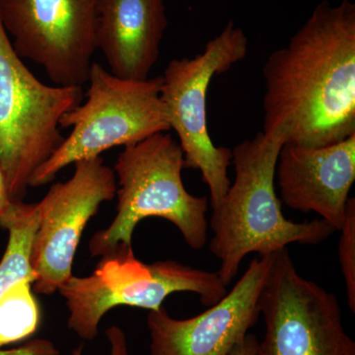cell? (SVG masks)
I'll return each instance as SVG.
<instances>
[{"instance_id":"277c9868","label":"cell","mask_w":355,"mask_h":355,"mask_svg":"<svg viewBox=\"0 0 355 355\" xmlns=\"http://www.w3.org/2000/svg\"><path fill=\"white\" fill-rule=\"evenodd\" d=\"M87 83L86 101L60 121V127L71 128V132L34 172L30 187L51 183L60 170L78 161L171 130L161 100L162 76L130 80L93 62Z\"/></svg>"},{"instance_id":"52a82bcc","label":"cell","mask_w":355,"mask_h":355,"mask_svg":"<svg viewBox=\"0 0 355 355\" xmlns=\"http://www.w3.org/2000/svg\"><path fill=\"white\" fill-rule=\"evenodd\" d=\"M249 40L241 28L229 21L196 57L173 60L162 76L161 100L170 128L178 135L186 168L202 173L209 189V203L216 207L231 184L228 168L231 149L216 146L207 123V98L214 76L225 73L247 57Z\"/></svg>"},{"instance_id":"8992f818","label":"cell","mask_w":355,"mask_h":355,"mask_svg":"<svg viewBox=\"0 0 355 355\" xmlns=\"http://www.w3.org/2000/svg\"><path fill=\"white\" fill-rule=\"evenodd\" d=\"M83 101V87L40 81L16 53L0 19V168L12 200L62 144L60 121Z\"/></svg>"},{"instance_id":"2e32d148","label":"cell","mask_w":355,"mask_h":355,"mask_svg":"<svg viewBox=\"0 0 355 355\" xmlns=\"http://www.w3.org/2000/svg\"><path fill=\"white\" fill-rule=\"evenodd\" d=\"M338 258L347 288V303L355 313V198H349L345 221L340 228Z\"/></svg>"},{"instance_id":"d6986e66","label":"cell","mask_w":355,"mask_h":355,"mask_svg":"<svg viewBox=\"0 0 355 355\" xmlns=\"http://www.w3.org/2000/svg\"><path fill=\"white\" fill-rule=\"evenodd\" d=\"M11 202H12V200H11L10 196H9L6 177H4L3 172H2L1 168H0V218L3 216L6 209H8Z\"/></svg>"},{"instance_id":"e0dca14e","label":"cell","mask_w":355,"mask_h":355,"mask_svg":"<svg viewBox=\"0 0 355 355\" xmlns=\"http://www.w3.org/2000/svg\"><path fill=\"white\" fill-rule=\"evenodd\" d=\"M110 345H111V355H128L127 338L125 333L119 327L113 326L106 331ZM83 354V345L77 347L72 352V355Z\"/></svg>"},{"instance_id":"9a60e30c","label":"cell","mask_w":355,"mask_h":355,"mask_svg":"<svg viewBox=\"0 0 355 355\" xmlns=\"http://www.w3.org/2000/svg\"><path fill=\"white\" fill-rule=\"evenodd\" d=\"M32 284L22 280L0 296V352L6 345L25 340L38 330L41 310Z\"/></svg>"},{"instance_id":"4fadbf2b","label":"cell","mask_w":355,"mask_h":355,"mask_svg":"<svg viewBox=\"0 0 355 355\" xmlns=\"http://www.w3.org/2000/svg\"><path fill=\"white\" fill-rule=\"evenodd\" d=\"M168 24L164 0H100L96 44L109 71L130 80L148 79Z\"/></svg>"},{"instance_id":"5bb4252c","label":"cell","mask_w":355,"mask_h":355,"mask_svg":"<svg viewBox=\"0 0 355 355\" xmlns=\"http://www.w3.org/2000/svg\"><path fill=\"white\" fill-rule=\"evenodd\" d=\"M0 226L8 231V244L0 261V296L14 284L29 280L36 275L32 268V249L38 230L36 203L12 200L0 218ZM33 286V284H32Z\"/></svg>"},{"instance_id":"9c48e42d","label":"cell","mask_w":355,"mask_h":355,"mask_svg":"<svg viewBox=\"0 0 355 355\" xmlns=\"http://www.w3.org/2000/svg\"><path fill=\"white\" fill-rule=\"evenodd\" d=\"M100 0H0V19L21 58L60 87L87 83Z\"/></svg>"},{"instance_id":"30bf717a","label":"cell","mask_w":355,"mask_h":355,"mask_svg":"<svg viewBox=\"0 0 355 355\" xmlns=\"http://www.w3.org/2000/svg\"><path fill=\"white\" fill-rule=\"evenodd\" d=\"M73 176L55 183L36 203L38 230L32 249L33 289L51 295L72 277L81 236L100 205L116 197V175L100 156L74 163Z\"/></svg>"},{"instance_id":"7a4b0ae2","label":"cell","mask_w":355,"mask_h":355,"mask_svg":"<svg viewBox=\"0 0 355 355\" xmlns=\"http://www.w3.org/2000/svg\"><path fill=\"white\" fill-rule=\"evenodd\" d=\"M286 132H260L231 149L235 180L212 207L211 253L220 261L219 277L228 286L249 254L277 253L293 243L319 245L335 233L324 219L294 222L284 216L275 191V167Z\"/></svg>"},{"instance_id":"5b68a950","label":"cell","mask_w":355,"mask_h":355,"mask_svg":"<svg viewBox=\"0 0 355 355\" xmlns=\"http://www.w3.org/2000/svg\"><path fill=\"white\" fill-rule=\"evenodd\" d=\"M58 291L67 300L70 330L84 340H93L102 318L116 306L155 311L170 294L191 292L210 307L227 294V286L217 272L172 260L146 265L135 256L132 247H120L102 257L92 275H72Z\"/></svg>"},{"instance_id":"6da1fadb","label":"cell","mask_w":355,"mask_h":355,"mask_svg":"<svg viewBox=\"0 0 355 355\" xmlns=\"http://www.w3.org/2000/svg\"><path fill=\"white\" fill-rule=\"evenodd\" d=\"M263 132L322 147L355 135V4L324 0L263 67Z\"/></svg>"},{"instance_id":"ac0fdd59","label":"cell","mask_w":355,"mask_h":355,"mask_svg":"<svg viewBox=\"0 0 355 355\" xmlns=\"http://www.w3.org/2000/svg\"><path fill=\"white\" fill-rule=\"evenodd\" d=\"M229 355H261L260 342L252 334H248L246 338L239 345H236Z\"/></svg>"},{"instance_id":"8fae6325","label":"cell","mask_w":355,"mask_h":355,"mask_svg":"<svg viewBox=\"0 0 355 355\" xmlns=\"http://www.w3.org/2000/svg\"><path fill=\"white\" fill-rule=\"evenodd\" d=\"M275 254L254 258L232 291L198 316L174 319L164 306L149 311L150 355H229L261 316Z\"/></svg>"},{"instance_id":"7c38bea8","label":"cell","mask_w":355,"mask_h":355,"mask_svg":"<svg viewBox=\"0 0 355 355\" xmlns=\"http://www.w3.org/2000/svg\"><path fill=\"white\" fill-rule=\"evenodd\" d=\"M275 177L289 209L316 212L340 231L355 182V135L322 147L284 144Z\"/></svg>"},{"instance_id":"ba28073f","label":"cell","mask_w":355,"mask_h":355,"mask_svg":"<svg viewBox=\"0 0 355 355\" xmlns=\"http://www.w3.org/2000/svg\"><path fill=\"white\" fill-rule=\"evenodd\" d=\"M260 306L261 355H355L338 297L302 277L287 248L275 254Z\"/></svg>"},{"instance_id":"3957f363","label":"cell","mask_w":355,"mask_h":355,"mask_svg":"<svg viewBox=\"0 0 355 355\" xmlns=\"http://www.w3.org/2000/svg\"><path fill=\"white\" fill-rule=\"evenodd\" d=\"M184 168L182 147L169 132L125 146L114 165L118 212L108 228L91 238V256L104 257L118 248L132 247L133 231L148 217L172 222L191 249L205 247L209 200L187 191L182 179Z\"/></svg>"}]
</instances>
